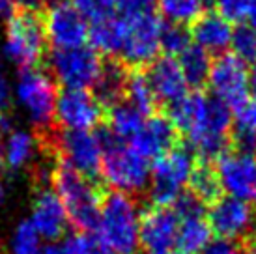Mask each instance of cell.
<instances>
[{"label": "cell", "mask_w": 256, "mask_h": 254, "mask_svg": "<svg viewBox=\"0 0 256 254\" xmlns=\"http://www.w3.org/2000/svg\"><path fill=\"white\" fill-rule=\"evenodd\" d=\"M168 120L182 133H185L192 156L204 161L219 159L226 154L228 133L232 127L230 106L214 96H185L170 105Z\"/></svg>", "instance_id": "1"}, {"label": "cell", "mask_w": 256, "mask_h": 254, "mask_svg": "<svg viewBox=\"0 0 256 254\" xmlns=\"http://www.w3.org/2000/svg\"><path fill=\"white\" fill-rule=\"evenodd\" d=\"M140 215L135 196L118 190L103 196L96 232L110 254H136L140 247Z\"/></svg>", "instance_id": "2"}, {"label": "cell", "mask_w": 256, "mask_h": 254, "mask_svg": "<svg viewBox=\"0 0 256 254\" xmlns=\"http://www.w3.org/2000/svg\"><path fill=\"white\" fill-rule=\"evenodd\" d=\"M50 182H52V190L64 204L70 222L78 232H96L101 200H103L98 184L92 178L78 174L77 170L66 166L60 161L50 172Z\"/></svg>", "instance_id": "3"}, {"label": "cell", "mask_w": 256, "mask_h": 254, "mask_svg": "<svg viewBox=\"0 0 256 254\" xmlns=\"http://www.w3.org/2000/svg\"><path fill=\"white\" fill-rule=\"evenodd\" d=\"M103 136V161L100 174L114 190L124 194H138L148 189L152 166L146 157H142L128 142L114 138L108 131Z\"/></svg>", "instance_id": "4"}, {"label": "cell", "mask_w": 256, "mask_h": 254, "mask_svg": "<svg viewBox=\"0 0 256 254\" xmlns=\"http://www.w3.org/2000/svg\"><path fill=\"white\" fill-rule=\"evenodd\" d=\"M47 50L43 19L36 12H14L8 19L4 52L21 70L38 68Z\"/></svg>", "instance_id": "5"}, {"label": "cell", "mask_w": 256, "mask_h": 254, "mask_svg": "<svg viewBox=\"0 0 256 254\" xmlns=\"http://www.w3.org/2000/svg\"><path fill=\"white\" fill-rule=\"evenodd\" d=\"M196 166L189 148L174 146L154 162L150 172L148 194L154 206H172L174 200L189 185L192 170Z\"/></svg>", "instance_id": "6"}, {"label": "cell", "mask_w": 256, "mask_h": 254, "mask_svg": "<svg viewBox=\"0 0 256 254\" xmlns=\"http://www.w3.org/2000/svg\"><path fill=\"white\" fill-rule=\"evenodd\" d=\"M58 88L49 71L40 68L22 70L15 82V99L38 129H49L54 122Z\"/></svg>", "instance_id": "7"}, {"label": "cell", "mask_w": 256, "mask_h": 254, "mask_svg": "<svg viewBox=\"0 0 256 254\" xmlns=\"http://www.w3.org/2000/svg\"><path fill=\"white\" fill-rule=\"evenodd\" d=\"M103 60L100 52L90 47H75V49H52L49 56L50 77L62 86V90H88L94 88L100 77Z\"/></svg>", "instance_id": "8"}, {"label": "cell", "mask_w": 256, "mask_h": 254, "mask_svg": "<svg viewBox=\"0 0 256 254\" xmlns=\"http://www.w3.org/2000/svg\"><path fill=\"white\" fill-rule=\"evenodd\" d=\"M124 24V43L118 56L131 66H144L156 60L157 52L161 49V28L163 22L159 21L157 12L152 14H120Z\"/></svg>", "instance_id": "9"}, {"label": "cell", "mask_w": 256, "mask_h": 254, "mask_svg": "<svg viewBox=\"0 0 256 254\" xmlns=\"http://www.w3.org/2000/svg\"><path fill=\"white\" fill-rule=\"evenodd\" d=\"M208 224L217 240L249 243L256 230V208L232 196H220L208 206Z\"/></svg>", "instance_id": "10"}, {"label": "cell", "mask_w": 256, "mask_h": 254, "mask_svg": "<svg viewBox=\"0 0 256 254\" xmlns=\"http://www.w3.org/2000/svg\"><path fill=\"white\" fill-rule=\"evenodd\" d=\"M58 161L86 178H96L103 161V136L94 131H62L52 138Z\"/></svg>", "instance_id": "11"}, {"label": "cell", "mask_w": 256, "mask_h": 254, "mask_svg": "<svg viewBox=\"0 0 256 254\" xmlns=\"http://www.w3.org/2000/svg\"><path fill=\"white\" fill-rule=\"evenodd\" d=\"M215 174L226 196L247 204L256 202V154L226 152L215 162Z\"/></svg>", "instance_id": "12"}, {"label": "cell", "mask_w": 256, "mask_h": 254, "mask_svg": "<svg viewBox=\"0 0 256 254\" xmlns=\"http://www.w3.org/2000/svg\"><path fill=\"white\" fill-rule=\"evenodd\" d=\"M208 86L212 96L222 101L228 106H240L247 101L249 94V71L242 60L234 54H222L212 62L208 75Z\"/></svg>", "instance_id": "13"}, {"label": "cell", "mask_w": 256, "mask_h": 254, "mask_svg": "<svg viewBox=\"0 0 256 254\" xmlns=\"http://www.w3.org/2000/svg\"><path fill=\"white\" fill-rule=\"evenodd\" d=\"M103 118V105L88 90H60L54 122L62 131H94Z\"/></svg>", "instance_id": "14"}, {"label": "cell", "mask_w": 256, "mask_h": 254, "mask_svg": "<svg viewBox=\"0 0 256 254\" xmlns=\"http://www.w3.org/2000/svg\"><path fill=\"white\" fill-rule=\"evenodd\" d=\"M43 28L50 43L56 50L82 47L88 42L90 22L73 4H58L50 6L43 17Z\"/></svg>", "instance_id": "15"}, {"label": "cell", "mask_w": 256, "mask_h": 254, "mask_svg": "<svg viewBox=\"0 0 256 254\" xmlns=\"http://www.w3.org/2000/svg\"><path fill=\"white\" fill-rule=\"evenodd\" d=\"M180 217L170 206H150L140 215V245L150 254H168L176 247Z\"/></svg>", "instance_id": "16"}, {"label": "cell", "mask_w": 256, "mask_h": 254, "mask_svg": "<svg viewBox=\"0 0 256 254\" xmlns=\"http://www.w3.org/2000/svg\"><path fill=\"white\" fill-rule=\"evenodd\" d=\"M28 220L42 240L58 243L60 238H64L70 219L62 200L52 190V187H42L36 192V196L32 200Z\"/></svg>", "instance_id": "17"}, {"label": "cell", "mask_w": 256, "mask_h": 254, "mask_svg": "<svg viewBox=\"0 0 256 254\" xmlns=\"http://www.w3.org/2000/svg\"><path fill=\"white\" fill-rule=\"evenodd\" d=\"M152 90L156 94V98L163 103L174 105L180 99L187 96V80H185L182 68L176 58L172 56H161L156 58L150 64V70L146 71Z\"/></svg>", "instance_id": "18"}, {"label": "cell", "mask_w": 256, "mask_h": 254, "mask_svg": "<svg viewBox=\"0 0 256 254\" xmlns=\"http://www.w3.org/2000/svg\"><path fill=\"white\" fill-rule=\"evenodd\" d=\"M174 142H176V129L170 120L166 116H152L146 118L142 129L128 144L150 161L154 157L159 159L166 152H170L174 148Z\"/></svg>", "instance_id": "19"}, {"label": "cell", "mask_w": 256, "mask_h": 254, "mask_svg": "<svg viewBox=\"0 0 256 254\" xmlns=\"http://www.w3.org/2000/svg\"><path fill=\"white\" fill-rule=\"evenodd\" d=\"M38 138L24 129H10L0 138V168L19 172L30 166L38 156Z\"/></svg>", "instance_id": "20"}, {"label": "cell", "mask_w": 256, "mask_h": 254, "mask_svg": "<svg viewBox=\"0 0 256 254\" xmlns=\"http://www.w3.org/2000/svg\"><path fill=\"white\" fill-rule=\"evenodd\" d=\"M232 24L217 12H208L202 14L192 22L191 38L194 40L196 47L206 50L208 54H217L230 47L232 40Z\"/></svg>", "instance_id": "21"}, {"label": "cell", "mask_w": 256, "mask_h": 254, "mask_svg": "<svg viewBox=\"0 0 256 254\" xmlns=\"http://www.w3.org/2000/svg\"><path fill=\"white\" fill-rule=\"evenodd\" d=\"M88 40H90V47L96 52L118 56L122 43H124V24H122L120 17L114 14L105 17V19L90 22Z\"/></svg>", "instance_id": "22"}, {"label": "cell", "mask_w": 256, "mask_h": 254, "mask_svg": "<svg viewBox=\"0 0 256 254\" xmlns=\"http://www.w3.org/2000/svg\"><path fill=\"white\" fill-rule=\"evenodd\" d=\"M146 114L128 101H118L108 110V133L122 142H131L142 129Z\"/></svg>", "instance_id": "23"}, {"label": "cell", "mask_w": 256, "mask_h": 254, "mask_svg": "<svg viewBox=\"0 0 256 254\" xmlns=\"http://www.w3.org/2000/svg\"><path fill=\"white\" fill-rule=\"evenodd\" d=\"M126 82H128V73L124 71L120 64H103L100 77L94 84V98L98 99L101 105H116L118 101H122V96L126 94Z\"/></svg>", "instance_id": "24"}, {"label": "cell", "mask_w": 256, "mask_h": 254, "mask_svg": "<svg viewBox=\"0 0 256 254\" xmlns=\"http://www.w3.org/2000/svg\"><path fill=\"white\" fill-rule=\"evenodd\" d=\"M212 228L206 217H191L180 220V232L176 247L180 254H200L212 241Z\"/></svg>", "instance_id": "25"}, {"label": "cell", "mask_w": 256, "mask_h": 254, "mask_svg": "<svg viewBox=\"0 0 256 254\" xmlns=\"http://www.w3.org/2000/svg\"><path fill=\"white\" fill-rule=\"evenodd\" d=\"M178 64L189 86L198 88L208 80L212 70V58L206 50L198 49L196 45H191L185 52H182L178 56Z\"/></svg>", "instance_id": "26"}, {"label": "cell", "mask_w": 256, "mask_h": 254, "mask_svg": "<svg viewBox=\"0 0 256 254\" xmlns=\"http://www.w3.org/2000/svg\"><path fill=\"white\" fill-rule=\"evenodd\" d=\"M189 190L206 206L214 204L217 198H220V185L215 168H212L208 162H196L189 180Z\"/></svg>", "instance_id": "27"}, {"label": "cell", "mask_w": 256, "mask_h": 254, "mask_svg": "<svg viewBox=\"0 0 256 254\" xmlns=\"http://www.w3.org/2000/svg\"><path fill=\"white\" fill-rule=\"evenodd\" d=\"M157 6L168 22L185 26L204 14L206 0H157Z\"/></svg>", "instance_id": "28"}, {"label": "cell", "mask_w": 256, "mask_h": 254, "mask_svg": "<svg viewBox=\"0 0 256 254\" xmlns=\"http://www.w3.org/2000/svg\"><path fill=\"white\" fill-rule=\"evenodd\" d=\"M126 96H128V103L136 106L144 114L152 112L157 101L148 77H146V73H142V71H133V73L128 75Z\"/></svg>", "instance_id": "29"}, {"label": "cell", "mask_w": 256, "mask_h": 254, "mask_svg": "<svg viewBox=\"0 0 256 254\" xmlns=\"http://www.w3.org/2000/svg\"><path fill=\"white\" fill-rule=\"evenodd\" d=\"M28 219L21 220L10 238V254H42L43 243Z\"/></svg>", "instance_id": "30"}, {"label": "cell", "mask_w": 256, "mask_h": 254, "mask_svg": "<svg viewBox=\"0 0 256 254\" xmlns=\"http://www.w3.org/2000/svg\"><path fill=\"white\" fill-rule=\"evenodd\" d=\"M161 49L166 50V56H180L182 52L191 47V32L182 24H163L161 28Z\"/></svg>", "instance_id": "31"}, {"label": "cell", "mask_w": 256, "mask_h": 254, "mask_svg": "<svg viewBox=\"0 0 256 254\" xmlns=\"http://www.w3.org/2000/svg\"><path fill=\"white\" fill-rule=\"evenodd\" d=\"M230 47L234 50V56L243 64L256 62V30L250 28L249 24L234 28Z\"/></svg>", "instance_id": "32"}, {"label": "cell", "mask_w": 256, "mask_h": 254, "mask_svg": "<svg viewBox=\"0 0 256 254\" xmlns=\"http://www.w3.org/2000/svg\"><path fill=\"white\" fill-rule=\"evenodd\" d=\"M122 4L124 0H75L73 2V6L82 14V17L88 22H96L108 15H114V12Z\"/></svg>", "instance_id": "33"}, {"label": "cell", "mask_w": 256, "mask_h": 254, "mask_svg": "<svg viewBox=\"0 0 256 254\" xmlns=\"http://www.w3.org/2000/svg\"><path fill=\"white\" fill-rule=\"evenodd\" d=\"M170 208L176 212L180 220L191 219V217H206V213H208V206L204 204L198 196H194L191 190H184V192L174 200V204H172Z\"/></svg>", "instance_id": "34"}, {"label": "cell", "mask_w": 256, "mask_h": 254, "mask_svg": "<svg viewBox=\"0 0 256 254\" xmlns=\"http://www.w3.org/2000/svg\"><path fill=\"white\" fill-rule=\"evenodd\" d=\"M236 133L256 136V99L245 101L236 112Z\"/></svg>", "instance_id": "35"}, {"label": "cell", "mask_w": 256, "mask_h": 254, "mask_svg": "<svg viewBox=\"0 0 256 254\" xmlns=\"http://www.w3.org/2000/svg\"><path fill=\"white\" fill-rule=\"evenodd\" d=\"M250 0H217V14H220L226 21H242L247 17Z\"/></svg>", "instance_id": "36"}, {"label": "cell", "mask_w": 256, "mask_h": 254, "mask_svg": "<svg viewBox=\"0 0 256 254\" xmlns=\"http://www.w3.org/2000/svg\"><path fill=\"white\" fill-rule=\"evenodd\" d=\"M200 254H240V247L232 241L212 240Z\"/></svg>", "instance_id": "37"}, {"label": "cell", "mask_w": 256, "mask_h": 254, "mask_svg": "<svg viewBox=\"0 0 256 254\" xmlns=\"http://www.w3.org/2000/svg\"><path fill=\"white\" fill-rule=\"evenodd\" d=\"M10 101V84L4 75V68H2V60H0V110H4Z\"/></svg>", "instance_id": "38"}, {"label": "cell", "mask_w": 256, "mask_h": 254, "mask_svg": "<svg viewBox=\"0 0 256 254\" xmlns=\"http://www.w3.org/2000/svg\"><path fill=\"white\" fill-rule=\"evenodd\" d=\"M14 4L21 6L26 12H36L38 8L43 6V0H14Z\"/></svg>", "instance_id": "39"}, {"label": "cell", "mask_w": 256, "mask_h": 254, "mask_svg": "<svg viewBox=\"0 0 256 254\" xmlns=\"http://www.w3.org/2000/svg\"><path fill=\"white\" fill-rule=\"evenodd\" d=\"M245 19L249 21V26H250V28L256 30V0H250L249 12H247V17H245Z\"/></svg>", "instance_id": "40"}, {"label": "cell", "mask_w": 256, "mask_h": 254, "mask_svg": "<svg viewBox=\"0 0 256 254\" xmlns=\"http://www.w3.org/2000/svg\"><path fill=\"white\" fill-rule=\"evenodd\" d=\"M8 198V184H6V176H4V172L0 168V206L6 202Z\"/></svg>", "instance_id": "41"}, {"label": "cell", "mask_w": 256, "mask_h": 254, "mask_svg": "<svg viewBox=\"0 0 256 254\" xmlns=\"http://www.w3.org/2000/svg\"><path fill=\"white\" fill-rule=\"evenodd\" d=\"M42 254H66V252L60 243H49V245L43 247Z\"/></svg>", "instance_id": "42"}, {"label": "cell", "mask_w": 256, "mask_h": 254, "mask_svg": "<svg viewBox=\"0 0 256 254\" xmlns=\"http://www.w3.org/2000/svg\"><path fill=\"white\" fill-rule=\"evenodd\" d=\"M249 92L254 96L256 99V62L252 66V70L249 71Z\"/></svg>", "instance_id": "43"}, {"label": "cell", "mask_w": 256, "mask_h": 254, "mask_svg": "<svg viewBox=\"0 0 256 254\" xmlns=\"http://www.w3.org/2000/svg\"><path fill=\"white\" fill-rule=\"evenodd\" d=\"M14 0H0V14L4 15H12L14 12Z\"/></svg>", "instance_id": "44"}, {"label": "cell", "mask_w": 256, "mask_h": 254, "mask_svg": "<svg viewBox=\"0 0 256 254\" xmlns=\"http://www.w3.org/2000/svg\"><path fill=\"white\" fill-rule=\"evenodd\" d=\"M8 131V120L6 116L2 114V110H0V133H6Z\"/></svg>", "instance_id": "45"}, {"label": "cell", "mask_w": 256, "mask_h": 254, "mask_svg": "<svg viewBox=\"0 0 256 254\" xmlns=\"http://www.w3.org/2000/svg\"><path fill=\"white\" fill-rule=\"evenodd\" d=\"M70 0H43V4H49L50 6H58V4H68Z\"/></svg>", "instance_id": "46"}, {"label": "cell", "mask_w": 256, "mask_h": 254, "mask_svg": "<svg viewBox=\"0 0 256 254\" xmlns=\"http://www.w3.org/2000/svg\"><path fill=\"white\" fill-rule=\"evenodd\" d=\"M247 247H254L256 248V230H254V234H252V238L249 240V243H247Z\"/></svg>", "instance_id": "47"}, {"label": "cell", "mask_w": 256, "mask_h": 254, "mask_svg": "<svg viewBox=\"0 0 256 254\" xmlns=\"http://www.w3.org/2000/svg\"><path fill=\"white\" fill-rule=\"evenodd\" d=\"M243 254H256V248L254 247H247Z\"/></svg>", "instance_id": "48"}, {"label": "cell", "mask_w": 256, "mask_h": 254, "mask_svg": "<svg viewBox=\"0 0 256 254\" xmlns=\"http://www.w3.org/2000/svg\"><path fill=\"white\" fill-rule=\"evenodd\" d=\"M146 254H150V252H146ZM168 254H180V252H168Z\"/></svg>", "instance_id": "49"}]
</instances>
